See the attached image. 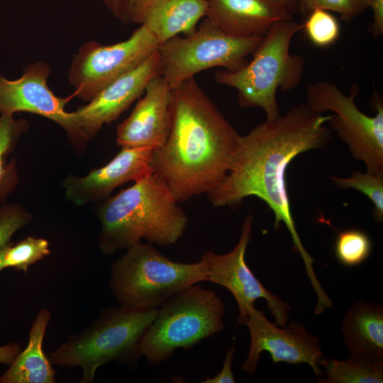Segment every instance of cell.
<instances>
[{
    "label": "cell",
    "instance_id": "obj_1",
    "mask_svg": "<svg viewBox=\"0 0 383 383\" xmlns=\"http://www.w3.org/2000/svg\"><path fill=\"white\" fill-rule=\"evenodd\" d=\"M331 114L313 111L301 103L273 121L257 125L240 135L235 160L225 178L207 194L215 206L237 207L248 196L263 201L274 215V227L283 223L289 231L293 250L303 259L315 292L320 284L313 268V259L305 250L292 216L286 172L299 155L324 148L331 140L326 126Z\"/></svg>",
    "mask_w": 383,
    "mask_h": 383
},
{
    "label": "cell",
    "instance_id": "obj_2",
    "mask_svg": "<svg viewBox=\"0 0 383 383\" xmlns=\"http://www.w3.org/2000/svg\"><path fill=\"white\" fill-rule=\"evenodd\" d=\"M170 131L153 151L152 173L179 203L208 194L226 176L240 135L219 111L194 77L172 89Z\"/></svg>",
    "mask_w": 383,
    "mask_h": 383
},
{
    "label": "cell",
    "instance_id": "obj_3",
    "mask_svg": "<svg viewBox=\"0 0 383 383\" xmlns=\"http://www.w3.org/2000/svg\"><path fill=\"white\" fill-rule=\"evenodd\" d=\"M170 189L155 174L102 201L99 248L109 255L142 242L170 246L184 235L189 223Z\"/></svg>",
    "mask_w": 383,
    "mask_h": 383
},
{
    "label": "cell",
    "instance_id": "obj_4",
    "mask_svg": "<svg viewBox=\"0 0 383 383\" xmlns=\"http://www.w3.org/2000/svg\"><path fill=\"white\" fill-rule=\"evenodd\" d=\"M302 28L293 18L274 23L262 37L251 60L237 70L216 72V80L237 90L240 106L260 108L265 121L276 120L281 116L277 90L294 89L302 79L305 60L290 52L292 40Z\"/></svg>",
    "mask_w": 383,
    "mask_h": 383
},
{
    "label": "cell",
    "instance_id": "obj_5",
    "mask_svg": "<svg viewBox=\"0 0 383 383\" xmlns=\"http://www.w3.org/2000/svg\"><path fill=\"white\" fill-rule=\"evenodd\" d=\"M157 309L110 307L82 333L72 336L50 355L55 365L82 368V382L94 381L97 369L111 362L135 366L141 355L139 342Z\"/></svg>",
    "mask_w": 383,
    "mask_h": 383
},
{
    "label": "cell",
    "instance_id": "obj_6",
    "mask_svg": "<svg viewBox=\"0 0 383 383\" xmlns=\"http://www.w3.org/2000/svg\"><path fill=\"white\" fill-rule=\"evenodd\" d=\"M205 281L201 260L176 262L152 243L140 242L128 248L112 265L110 286L121 306L155 309L178 293Z\"/></svg>",
    "mask_w": 383,
    "mask_h": 383
},
{
    "label": "cell",
    "instance_id": "obj_7",
    "mask_svg": "<svg viewBox=\"0 0 383 383\" xmlns=\"http://www.w3.org/2000/svg\"><path fill=\"white\" fill-rule=\"evenodd\" d=\"M225 306L212 290L197 284L174 295L157 309L143 335L138 350L148 364L170 359L177 349L187 351L224 328Z\"/></svg>",
    "mask_w": 383,
    "mask_h": 383
},
{
    "label": "cell",
    "instance_id": "obj_8",
    "mask_svg": "<svg viewBox=\"0 0 383 383\" xmlns=\"http://www.w3.org/2000/svg\"><path fill=\"white\" fill-rule=\"evenodd\" d=\"M262 37L230 36L204 17L192 33L174 36L158 45L160 75L172 89L207 69L239 70L248 63V56Z\"/></svg>",
    "mask_w": 383,
    "mask_h": 383
},
{
    "label": "cell",
    "instance_id": "obj_9",
    "mask_svg": "<svg viewBox=\"0 0 383 383\" xmlns=\"http://www.w3.org/2000/svg\"><path fill=\"white\" fill-rule=\"evenodd\" d=\"M359 87L353 84L348 95L336 84L319 80L306 87V104L315 112L331 111L330 129L348 147L353 157L365 163L367 170L383 175V101L374 92L370 105L376 111L369 116L355 104Z\"/></svg>",
    "mask_w": 383,
    "mask_h": 383
},
{
    "label": "cell",
    "instance_id": "obj_10",
    "mask_svg": "<svg viewBox=\"0 0 383 383\" xmlns=\"http://www.w3.org/2000/svg\"><path fill=\"white\" fill-rule=\"evenodd\" d=\"M158 45L155 35L142 25L121 42L108 45L95 40L84 43L74 55L68 72L74 96L91 101L109 84L141 63Z\"/></svg>",
    "mask_w": 383,
    "mask_h": 383
},
{
    "label": "cell",
    "instance_id": "obj_11",
    "mask_svg": "<svg viewBox=\"0 0 383 383\" xmlns=\"http://www.w3.org/2000/svg\"><path fill=\"white\" fill-rule=\"evenodd\" d=\"M253 216L244 219L240 236L236 245L226 254H216L211 250L204 253L200 260L204 268L206 281L221 285L234 297L239 315L237 321L245 326L250 309L260 298L266 301L275 324L284 327L289 318L291 306L278 296L270 292L254 275L246 264L245 256L252 237Z\"/></svg>",
    "mask_w": 383,
    "mask_h": 383
},
{
    "label": "cell",
    "instance_id": "obj_12",
    "mask_svg": "<svg viewBox=\"0 0 383 383\" xmlns=\"http://www.w3.org/2000/svg\"><path fill=\"white\" fill-rule=\"evenodd\" d=\"M250 338L248 355L240 370L248 374L257 370L261 353L267 352L273 363L308 364L320 377L323 372L319 365L323 357L318 337L309 333L300 323L292 321L284 327L272 323L264 311L250 309L245 323Z\"/></svg>",
    "mask_w": 383,
    "mask_h": 383
},
{
    "label": "cell",
    "instance_id": "obj_13",
    "mask_svg": "<svg viewBox=\"0 0 383 383\" xmlns=\"http://www.w3.org/2000/svg\"><path fill=\"white\" fill-rule=\"evenodd\" d=\"M50 73V66L38 61L26 66L17 79L0 76V115L27 112L45 117L60 126L70 140L82 147L88 140L75 122L73 113L65 110L71 96L62 98L52 92L48 84Z\"/></svg>",
    "mask_w": 383,
    "mask_h": 383
},
{
    "label": "cell",
    "instance_id": "obj_14",
    "mask_svg": "<svg viewBox=\"0 0 383 383\" xmlns=\"http://www.w3.org/2000/svg\"><path fill=\"white\" fill-rule=\"evenodd\" d=\"M160 74L157 49L138 65L114 80L89 103L72 111L87 139L96 135L104 124L116 120L145 91L148 82Z\"/></svg>",
    "mask_w": 383,
    "mask_h": 383
},
{
    "label": "cell",
    "instance_id": "obj_15",
    "mask_svg": "<svg viewBox=\"0 0 383 383\" xmlns=\"http://www.w3.org/2000/svg\"><path fill=\"white\" fill-rule=\"evenodd\" d=\"M153 151L148 148L123 147L104 166L84 176L68 175L62 182L65 198L77 206L102 201L121 185L152 174Z\"/></svg>",
    "mask_w": 383,
    "mask_h": 383
},
{
    "label": "cell",
    "instance_id": "obj_16",
    "mask_svg": "<svg viewBox=\"0 0 383 383\" xmlns=\"http://www.w3.org/2000/svg\"><path fill=\"white\" fill-rule=\"evenodd\" d=\"M131 113L117 126L116 143L123 147L157 150L170 131L172 89L160 75L147 84Z\"/></svg>",
    "mask_w": 383,
    "mask_h": 383
},
{
    "label": "cell",
    "instance_id": "obj_17",
    "mask_svg": "<svg viewBox=\"0 0 383 383\" xmlns=\"http://www.w3.org/2000/svg\"><path fill=\"white\" fill-rule=\"evenodd\" d=\"M205 18L235 38L263 36L274 23L293 18L277 0H206Z\"/></svg>",
    "mask_w": 383,
    "mask_h": 383
},
{
    "label": "cell",
    "instance_id": "obj_18",
    "mask_svg": "<svg viewBox=\"0 0 383 383\" xmlns=\"http://www.w3.org/2000/svg\"><path fill=\"white\" fill-rule=\"evenodd\" d=\"M206 0H135L131 22L148 27L159 45L196 30L206 16Z\"/></svg>",
    "mask_w": 383,
    "mask_h": 383
},
{
    "label": "cell",
    "instance_id": "obj_19",
    "mask_svg": "<svg viewBox=\"0 0 383 383\" xmlns=\"http://www.w3.org/2000/svg\"><path fill=\"white\" fill-rule=\"evenodd\" d=\"M343 342L350 355L383 360V306L360 300L343 317Z\"/></svg>",
    "mask_w": 383,
    "mask_h": 383
},
{
    "label": "cell",
    "instance_id": "obj_20",
    "mask_svg": "<svg viewBox=\"0 0 383 383\" xmlns=\"http://www.w3.org/2000/svg\"><path fill=\"white\" fill-rule=\"evenodd\" d=\"M50 318L48 309L38 312L30 328L26 348L19 352L9 369L0 376V383L55 382V372L43 350Z\"/></svg>",
    "mask_w": 383,
    "mask_h": 383
},
{
    "label": "cell",
    "instance_id": "obj_21",
    "mask_svg": "<svg viewBox=\"0 0 383 383\" xmlns=\"http://www.w3.org/2000/svg\"><path fill=\"white\" fill-rule=\"evenodd\" d=\"M28 128L29 123L25 118L0 115V205L6 201L19 182L16 160H9V157Z\"/></svg>",
    "mask_w": 383,
    "mask_h": 383
},
{
    "label": "cell",
    "instance_id": "obj_22",
    "mask_svg": "<svg viewBox=\"0 0 383 383\" xmlns=\"http://www.w3.org/2000/svg\"><path fill=\"white\" fill-rule=\"evenodd\" d=\"M325 376L319 383H382L383 360L350 355L345 360L323 357L319 362Z\"/></svg>",
    "mask_w": 383,
    "mask_h": 383
},
{
    "label": "cell",
    "instance_id": "obj_23",
    "mask_svg": "<svg viewBox=\"0 0 383 383\" xmlns=\"http://www.w3.org/2000/svg\"><path fill=\"white\" fill-rule=\"evenodd\" d=\"M334 185L340 189H353L365 194L372 203L375 221H383V175L369 171L353 170L349 177L329 176Z\"/></svg>",
    "mask_w": 383,
    "mask_h": 383
},
{
    "label": "cell",
    "instance_id": "obj_24",
    "mask_svg": "<svg viewBox=\"0 0 383 383\" xmlns=\"http://www.w3.org/2000/svg\"><path fill=\"white\" fill-rule=\"evenodd\" d=\"M372 248V240L365 231L350 228L338 232L334 252L340 264L355 267L369 257Z\"/></svg>",
    "mask_w": 383,
    "mask_h": 383
},
{
    "label": "cell",
    "instance_id": "obj_25",
    "mask_svg": "<svg viewBox=\"0 0 383 383\" xmlns=\"http://www.w3.org/2000/svg\"><path fill=\"white\" fill-rule=\"evenodd\" d=\"M50 253L49 242L43 238L28 236L18 243L8 245L3 257L4 268H13L27 272L30 265Z\"/></svg>",
    "mask_w": 383,
    "mask_h": 383
},
{
    "label": "cell",
    "instance_id": "obj_26",
    "mask_svg": "<svg viewBox=\"0 0 383 383\" xmlns=\"http://www.w3.org/2000/svg\"><path fill=\"white\" fill-rule=\"evenodd\" d=\"M302 30L316 47L324 48L331 46L339 38L340 27L336 17L329 11L316 8L306 16Z\"/></svg>",
    "mask_w": 383,
    "mask_h": 383
},
{
    "label": "cell",
    "instance_id": "obj_27",
    "mask_svg": "<svg viewBox=\"0 0 383 383\" xmlns=\"http://www.w3.org/2000/svg\"><path fill=\"white\" fill-rule=\"evenodd\" d=\"M296 12L305 17L314 9L320 8L338 13L350 22L369 8V0H294Z\"/></svg>",
    "mask_w": 383,
    "mask_h": 383
},
{
    "label": "cell",
    "instance_id": "obj_28",
    "mask_svg": "<svg viewBox=\"0 0 383 383\" xmlns=\"http://www.w3.org/2000/svg\"><path fill=\"white\" fill-rule=\"evenodd\" d=\"M32 219V214L19 204L5 202L0 205V250L9 245L13 235Z\"/></svg>",
    "mask_w": 383,
    "mask_h": 383
},
{
    "label": "cell",
    "instance_id": "obj_29",
    "mask_svg": "<svg viewBox=\"0 0 383 383\" xmlns=\"http://www.w3.org/2000/svg\"><path fill=\"white\" fill-rule=\"evenodd\" d=\"M235 347L232 345L231 349L226 348V355L222 369L213 377H208L201 381L202 383H234L235 379L232 370V363L235 352Z\"/></svg>",
    "mask_w": 383,
    "mask_h": 383
},
{
    "label": "cell",
    "instance_id": "obj_30",
    "mask_svg": "<svg viewBox=\"0 0 383 383\" xmlns=\"http://www.w3.org/2000/svg\"><path fill=\"white\" fill-rule=\"evenodd\" d=\"M369 8L372 11V21L367 31L377 38L383 35V0H369Z\"/></svg>",
    "mask_w": 383,
    "mask_h": 383
},
{
    "label": "cell",
    "instance_id": "obj_31",
    "mask_svg": "<svg viewBox=\"0 0 383 383\" xmlns=\"http://www.w3.org/2000/svg\"><path fill=\"white\" fill-rule=\"evenodd\" d=\"M21 351L16 343L0 346V363L10 365Z\"/></svg>",
    "mask_w": 383,
    "mask_h": 383
},
{
    "label": "cell",
    "instance_id": "obj_32",
    "mask_svg": "<svg viewBox=\"0 0 383 383\" xmlns=\"http://www.w3.org/2000/svg\"><path fill=\"white\" fill-rule=\"evenodd\" d=\"M135 0H121L118 19L125 24L131 23V11Z\"/></svg>",
    "mask_w": 383,
    "mask_h": 383
},
{
    "label": "cell",
    "instance_id": "obj_33",
    "mask_svg": "<svg viewBox=\"0 0 383 383\" xmlns=\"http://www.w3.org/2000/svg\"><path fill=\"white\" fill-rule=\"evenodd\" d=\"M106 8L118 18L121 0H101Z\"/></svg>",
    "mask_w": 383,
    "mask_h": 383
},
{
    "label": "cell",
    "instance_id": "obj_34",
    "mask_svg": "<svg viewBox=\"0 0 383 383\" xmlns=\"http://www.w3.org/2000/svg\"><path fill=\"white\" fill-rule=\"evenodd\" d=\"M283 4L293 15L297 13L294 0H277Z\"/></svg>",
    "mask_w": 383,
    "mask_h": 383
},
{
    "label": "cell",
    "instance_id": "obj_35",
    "mask_svg": "<svg viewBox=\"0 0 383 383\" xmlns=\"http://www.w3.org/2000/svg\"><path fill=\"white\" fill-rule=\"evenodd\" d=\"M5 248H4L3 249H1L0 250V272L4 270V266H3V257H4V251H5Z\"/></svg>",
    "mask_w": 383,
    "mask_h": 383
},
{
    "label": "cell",
    "instance_id": "obj_36",
    "mask_svg": "<svg viewBox=\"0 0 383 383\" xmlns=\"http://www.w3.org/2000/svg\"><path fill=\"white\" fill-rule=\"evenodd\" d=\"M23 1H27V0H23Z\"/></svg>",
    "mask_w": 383,
    "mask_h": 383
}]
</instances>
